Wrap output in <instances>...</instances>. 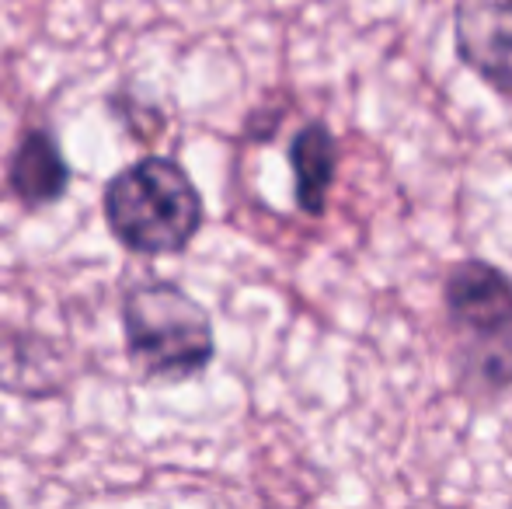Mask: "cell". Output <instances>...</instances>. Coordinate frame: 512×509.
Segmentation results:
<instances>
[{
  "mask_svg": "<svg viewBox=\"0 0 512 509\" xmlns=\"http://www.w3.org/2000/svg\"><path fill=\"white\" fill-rule=\"evenodd\" d=\"M105 224L133 255H175L203 227V196L171 157H140L105 185Z\"/></svg>",
  "mask_w": 512,
  "mask_h": 509,
  "instance_id": "obj_1",
  "label": "cell"
},
{
  "mask_svg": "<svg viewBox=\"0 0 512 509\" xmlns=\"http://www.w3.org/2000/svg\"><path fill=\"white\" fill-rule=\"evenodd\" d=\"M126 356L147 381L182 384L213 363L216 342L206 307L178 283H136L122 297Z\"/></svg>",
  "mask_w": 512,
  "mask_h": 509,
  "instance_id": "obj_2",
  "label": "cell"
},
{
  "mask_svg": "<svg viewBox=\"0 0 512 509\" xmlns=\"http://www.w3.org/2000/svg\"><path fill=\"white\" fill-rule=\"evenodd\" d=\"M453 49L464 67L512 102V0H457Z\"/></svg>",
  "mask_w": 512,
  "mask_h": 509,
  "instance_id": "obj_3",
  "label": "cell"
},
{
  "mask_svg": "<svg viewBox=\"0 0 512 509\" xmlns=\"http://www.w3.org/2000/svg\"><path fill=\"white\" fill-rule=\"evenodd\" d=\"M446 311L457 328L481 342L512 339V279L481 258L453 265L446 276Z\"/></svg>",
  "mask_w": 512,
  "mask_h": 509,
  "instance_id": "obj_4",
  "label": "cell"
},
{
  "mask_svg": "<svg viewBox=\"0 0 512 509\" xmlns=\"http://www.w3.org/2000/svg\"><path fill=\"white\" fill-rule=\"evenodd\" d=\"M70 185V164L46 129H28L7 161V189L28 206L42 210L63 199Z\"/></svg>",
  "mask_w": 512,
  "mask_h": 509,
  "instance_id": "obj_5",
  "label": "cell"
},
{
  "mask_svg": "<svg viewBox=\"0 0 512 509\" xmlns=\"http://www.w3.org/2000/svg\"><path fill=\"white\" fill-rule=\"evenodd\" d=\"M290 164L297 206L310 217L324 213L338 171V143L331 136V129L324 123H307L290 143Z\"/></svg>",
  "mask_w": 512,
  "mask_h": 509,
  "instance_id": "obj_6",
  "label": "cell"
}]
</instances>
